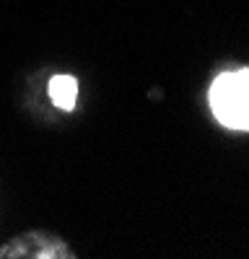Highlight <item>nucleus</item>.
I'll return each instance as SVG.
<instances>
[{
  "instance_id": "nucleus-1",
  "label": "nucleus",
  "mask_w": 249,
  "mask_h": 259,
  "mask_svg": "<svg viewBox=\"0 0 249 259\" xmlns=\"http://www.w3.org/2000/svg\"><path fill=\"white\" fill-rule=\"evenodd\" d=\"M211 106L226 127L249 130V70L221 75L211 89Z\"/></svg>"
},
{
  "instance_id": "nucleus-2",
  "label": "nucleus",
  "mask_w": 249,
  "mask_h": 259,
  "mask_svg": "<svg viewBox=\"0 0 249 259\" xmlns=\"http://www.w3.org/2000/svg\"><path fill=\"white\" fill-rule=\"evenodd\" d=\"M75 96H78V80L73 75H55L50 80V99L55 101L57 109L70 112L75 106Z\"/></svg>"
}]
</instances>
